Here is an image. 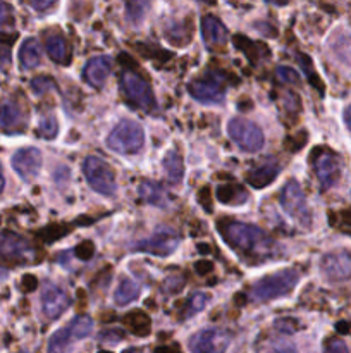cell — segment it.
<instances>
[{"label": "cell", "mask_w": 351, "mask_h": 353, "mask_svg": "<svg viewBox=\"0 0 351 353\" xmlns=\"http://www.w3.org/2000/svg\"><path fill=\"white\" fill-rule=\"evenodd\" d=\"M224 234H226L229 243H233L234 247L246 252V254L258 255V257L272 254L274 241L260 228L244 223H229L224 230Z\"/></svg>", "instance_id": "6da1fadb"}, {"label": "cell", "mask_w": 351, "mask_h": 353, "mask_svg": "<svg viewBox=\"0 0 351 353\" xmlns=\"http://www.w3.org/2000/svg\"><path fill=\"white\" fill-rule=\"evenodd\" d=\"M299 281V274L295 269H284V271L274 272L265 278L258 279L251 290V296L258 302H268V300L281 299L292 292Z\"/></svg>", "instance_id": "7a4b0ae2"}, {"label": "cell", "mask_w": 351, "mask_h": 353, "mask_svg": "<svg viewBox=\"0 0 351 353\" xmlns=\"http://www.w3.org/2000/svg\"><path fill=\"white\" fill-rule=\"evenodd\" d=\"M105 143L117 154H136L145 145V131L136 121L124 119L110 131Z\"/></svg>", "instance_id": "3957f363"}, {"label": "cell", "mask_w": 351, "mask_h": 353, "mask_svg": "<svg viewBox=\"0 0 351 353\" xmlns=\"http://www.w3.org/2000/svg\"><path fill=\"white\" fill-rule=\"evenodd\" d=\"M83 172L88 181V185L95 190L96 193L105 196H112L117 190L116 176L110 165L100 157H86L83 162Z\"/></svg>", "instance_id": "277c9868"}, {"label": "cell", "mask_w": 351, "mask_h": 353, "mask_svg": "<svg viewBox=\"0 0 351 353\" xmlns=\"http://www.w3.org/2000/svg\"><path fill=\"white\" fill-rule=\"evenodd\" d=\"M279 200H281L282 209H284L299 226L305 228V230H308V228L312 226V214H310L305 193L301 192V188H299L296 179H289V181L286 183Z\"/></svg>", "instance_id": "5b68a950"}, {"label": "cell", "mask_w": 351, "mask_h": 353, "mask_svg": "<svg viewBox=\"0 0 351 353\" xmlns=\"http://www.w3.org/2000/svg\"><path fill=\"white\" fill-rule=\"evenodd\" d=\"M93 331V321L88 316L76 317L69 326L58 330L48 341V353H69L72 341L86 338Z\"/></svg>", "instance_id": "8992f818"}, {"label": "cell", "mask_w": 351, "mask_h": 353, "mask_svg": "<svg viewBox=\"0 0 351 353\" xmlns=\"http://www.w3.org/2000/svg\"><path fill=\"white\" fill-rule=\"evenodd\" d=\"M227 133H229L231 140L243 148L244 152H258L264 147V133L260 128L251 121L243 119V117H234L227 124Z\"/></svg>", "instance_id": "52a82bcc"}, {"label": "cell", "mask_w": 351, "mask_h": 353, "mask_svg": "<svg viewBox=\"0 0 351 353\" xmlns=\"http://www.w3.org/2000/svg\"><path fill=\"white\" fill-rule=\"evenodd\" d=\"M120 86H123L127 99L134 105L143 109L145 112H153L157 109V100H155L153 92L148 86V83L143 78H140L136 72L124 71L123 76H120Z\"/></svg>", "instance_id": "ba28073f"}, {"label": "cell", "mask_w": 351, "mask_h": 353, "mask_svg": "<svg viewBox=\"0 0 351 353\" xmlns=\"http://www.w3.org/2000/svg\"><path fill=\"white\" fill-rule=\"evenodd\" d=\"M188 92L191 97L198 102L203 103H219L224 100L226 95V83H224L222 76L217 72H209L205 78L195 79L189 83Z\"/></svg>", "instance_id": "9c48e42d"}, {"label": "cell", "mask_w": 351, "mask_h": 353, "mask_svg": "<svg viewBox=\"0 0 351 353\" xmlns=\"http://www.w3.org/2000/svg\"><path fill=\"white\" fill-rule=\"evenodd\" d=\"M231 343V334L226 330H203L193 334L188 341L193 353H224Z\"/></svg>", "instance_id": "30bf717a"}, {"label": "cell", "mask_w": 351, "mask_h": 353, "mask_svg": "<svg viewBox=\"0 0 351 353\" xmlns=\"http://www.w3.org/2000/svg\"><path fill=\"white\" fill-rule=\"evenodd\" d=\"M179 241H181V238L178 236V233L171 230H162L147 240L138 241L133 250L147 252V254L158 255V257H167V255L174 254L176 248L179 247Z\"/></svg>", "instance_id": "8fae6325"}, {"label": "cell", "mask_w": 351, "mask_h": 353, "mask_svg": "<svg viewBox=\"0 0 351 353\" xmlns=\"http://www.w3.org/2000/svg\"><path fill=\"white\" fill-rule=\"evenodd\" d=\"M323 276L330 281H344L351 278V255L348 252H332L323 255L320 262Z\"/></svg>", "instance_id": "7c38bea8"}, {"label": "cell", "mask_w": 351, "mask_h": 353, "mask_svg": "<svg viewBox=\"0 0 351 353\" xmlns=\"http://www.w3.org/2000/svg\"><path fill=\"white\" fill-rule=\"evenodd\" d=\"M12 168L26 181L36 178L41 168V152L34 147L21 148L12 155Z\"/></svg>", "instance_id": "4fadbf2b"}, {"label": "cell", "mask_w": 351, "mask_h": 353, "mask_svg": "<svg viewBox=\"0 0 351 353\" xmlns=\"http://www.w3.org/2000/svg\"><path fill=\"white\" fill-rule=\"evenodd\" d=\"M313 168H315L317 178H319L320 185H322L323 190L334 186L337 179H339L341 162L339 159H337V155H334L332 152L327 150L317 155L315 165H313Z\"/></svg>", "instance_id": "5bb4252c"}, {"label": "cell", "mask_w": 351, "mask_h": 353, "mask_svg": "<svg viewBox=\"0 0 351 353\" xmlns=\"http://www.w3.org/2000/svg\"><path fill=\"white\" fill-rule=\"evenodd\" d=\"M41 307L48 319H57L69 307L67 293L55 285H47L41 292Z\"/></svg>", "instance_id": "9a60e30c"}, {"label": "cell", "mask_w": 351, "mask_h": 353, "mask_svg": "<svg viewBox=\"0 0 351 353\" xmlns=\"http://www.w3.org/2000/svg\"><path fill=\"white\" fill-rule=\"evenodd\" d=\"M0 254L10 259H19V261H28L31 257V247L23 236L16 233H6L0 234Z\"/></svg>", "instance_id": "2e32d148"}, {"label": "cell", "mask_w": 351, "mask_h": 353, "mask_svg": "<svg viewBox=\"0 0 351 353\" xmlns=\"http://www.w3.org/2000/svg\"><path fill=\"white\" fill-rule=\"evenodd\" d=\"M110 72V61L105 55H98V57L89 59L88 64L85 65V78L95 88H102L105 83L107 76Z\"/></svg>", "instance_id": "e0dca14e"}, {"label": "cell", "mask_w": 351, "mask_h": 353, "mask_svg": "<svg viewBox=\"0 0 351 353\" xmlns=\"http://www.w3.org/2000/svg\"><path fill=\"white\" fill-rule=\"evenodd\" d=\"M202 37L209 48L222 45L227 38V30L217 17L205 16L202 19Z\"/></svg>", "instance_id": "ac0fdd59"}, {"label": "cell", "mask_w": 351, "mask_h": 353, "mask_svg": "<svg viewBox=\"0 0 351 353\" xmlns=\"http://www.w3.org/2000/svg\"><path fill=\"white\" fill-rule=\"evenodd\" d=\"M24 114L21 107L12 100H7L0 105V126L6 131H19L23 128Z\"/></svg>", "instance_id": "d6986e66"}, {"label": "cell", "mask_w": 351, "mask_h": 353, "mask_svg": "<svg viewBox=\"0 0 351 353\" xmlns=\"http://www.w3.org/2000/svg\"><path fill=\"white\" fill-rule=\"evenodd\" d=\"M138 193H140L141 200L147 203H150V205H157V207H167L169 205L167 195H165L164 188H162L158 183L145 179V181L140 183Z\"/></svg>", "instance_id": "ffe728a7"}, {"label": "cell", "mask_w": 351, "mask_h": 353, "mask_svg": "<svg viewBox=\"0 0 351 353\" xmlns=\"http://www.w3.org/2000/svg\"><path fill=\"white\" fill-rule=\"evenodd\" d=\"M281 172L279 164H264L260 168H255L253 171L248 172L246 181L250 183L253 188H265V186L270 185L277 174Z\"/></svg>", "instance_id": "44dd1931"}, {"label": "cell", "mask_w": 351, "mask_h": 353, "mask_svg": "<svg viewBox=\"0 0 351 353\" xmlns=\"http://www.w3.org/2000/svg\"><path fill=\"white\" fill-rule=\"evenodd\" d=\"M19 62L23 69H34L40 64V45L34 38H28L19 48Z\"/></svg>", "instance_id": "7402d4cb"}, {"label": "cell", "mask_w": 351, "mask_h": 353, "mask_svg": "<svg viewBox=\"0 0 351 353\" xmlns=\"http://www.w3.org/2000/svg\"><path fill=\"white\" fill-rule=\"evenodd\" d=\"M164 171L171 183H179L184 174V162L178 150H171L164 157Z\"/></svg>", "instance_id": "603a6c76"}, {"label": "cell", "mask_w": 351, "mask_h": 353, "mask_svg": "<svg viewBox=\"0 0 351 353\" xmlns=\"http://www.w3.org/2000/svg\"><path fill=\"white\" fill-rule=\"evenodd\" d=\"M138 295H140V288H138L136 283L124 278L120 279L119 286H117L116 293H114V300H116L117 305L124 307L127 305V303L133 302V300H136Z\"/></svg>", "instance_id": "cb8c5ba5"}, {"label": "cell", "mask_w": 351, "mask_h": 353, "mask_svg": "<svg viewBox=\"0 0 351 353\" xmlns=\"http://www.w3.org/2000/svg\"><path fill=\"white\" fill-rule=\"evenodd\" d=\"M47 52L52 61L58 62V64L67 62V45H65V40L61 34H52V37H48Z\"/></svg>", "instance_id": "d4e9b609"}, {"label": "cell", "mask_w": 351, "mask_h": 353, "mask_svg": "<svg viewBox=\"0 0 351 353\" xmlns=\"http://www.w3.org/2000/svg\"><path fill=\"white\" fill-rule=\"evenodd\" d=\"M217 199L224 203L237 205V203H243L246 200V193L237 185H224L217 188Z\"/></svg>", "instance_id": "484cf974"}, {"label": "cell", "mask_w": 351, "mask_h": 353, "mask_svg": "<svg viewBox=\"0 0 351 353\" xmlns=\"http://www.w3.org/2000/svg\"><path fill=\"white\" fill-rule=\"evenodd\" d=\"M332 50L336 52L337 57L344 62H350L351 64V33H337L332 38Z\"/></svg>", "instance_id": "4316f807"}, {"label": "cell", "mask_w": 351, "mask_h": 353, "mask_svg": "<svg viewBox=\"0 0 351 353\" xmlns=\"http://www.w3.org/2000/svg\"><path fill=\"white\" fill-rule=\"evenodd\" d=\"M124 321H126V324H129L131 330L136 334H140V336H145V334L148 333V330H150V321H148V317L145 316L143 312H131L129 316H126Z\"/></svg>", "instance_id": "83f0119b"}, {"label": "cell", "mask_w": 351, "mask_h": 353, "mask_svg": "<svg viewBox=\"0 0 351 353\" xmlns=\"http://www.w3.org/2000/svg\"><path fill=\"white\" fill-rule=\"evenodd\" d=\"M57 131H58V126L55 117L52 116L41 117L40 124H38V134H40L41 138H45V140H52V138L57 137Z\"/></svg>", "instance_id": "f1b7e54d"}, {"label": "cell", "mask_w": 351, "mask_h": 353, "mask_svg": "<svg viewBox=\"0 0 351 353\" xmlns=\"http://www.w3.org/2000/svg\"><path fill=\"white\" fill-rule=\"evenodd\" d=\"M205 305H206V296L203 295V293H195V295L189 299L188 307H186L184 317H193L195 314L202 312V310L205 309Z\"/></svg>", "instance_id": "f546056e"}, {"label": "cell", "mask_w": 351, "mask_h": 353, "mask_svg": "<svg viewBox=\"0 0 351 353\" xmlns=\"http://www.w3.org/2000/svg\"><path fill=\"white\" fill-rule=\"evenodd\" d=\"M14 24V16L12 9H10L7 3L0 2V31L10 30Z\"/></svg>", "instance_id": "4dcf8cb0"}, {"label": "cell", "mask_w": 351, "mask_h": 353, "mask_svg": "<svg viewBox=\"0 0 351 353\" xmlns=\"http://www.w3.org/2000/svg\"><path fill=\"white\" fill-rule=\"evenodd\" d=\"M31 88L41 95V93L55 88V81L52 78H48V76H38V78H34L33 81H31Z\"/></svg>", "instance_id": "1f68e13d"}, {"label": "cell", "mask_w": 351, "mask_h": 353, "mask_svg": "<svg viewBox=\"0 0 351 353\" xmlns=\"http://www.w3.org/2000/svg\"><path fill=\"white\" fill-rule=\"evenodd\" d=\"M127 16H129L131 21H134V23H138V21L143 19V14L145 10H147V3L145 2H129L127 3Z\"/></svg>", "instance_id": "d6a6232c"}, {"label": "cell", "mask_w": 351, "mask_h": 353, "mask_svg": "<svg viewBox=\"0 0 351 353\" xmlns=\"http://www.w3.org/2000/svg\"><path fill=\"white\" fill-rule=\"evenodd\" d=\"M275 74H277V78L281 79L282 83H291V85H295V83L299 79L298 72H296L295 69L284 68V65H279L277 71H275Z\"/></svg>", "instance_id": "836d02e7"}, {"label": "cell", "mask_w": 351, "mask_h": 353, "mask_svg": "<svg viewBox=\"0 0 351 353\" xmlns=\"http://www.w3.org/2000/svg\"><path fill=\"white\" fill-rule=\"evenodd\" d=\"M76 254L81 261H89L93 257V243L92 241H83L78 248H76Z\"/></svg>", "instance_id": "e575fe53"}, {"label": "cell", "mask_w": 351, "mask_h": 353, "mask_svg": "<svg viewBox=\"0 0 351 353\" xmlns=\"http://www.w3.org/2000/svg\"><path fill=\"white\" fill-rule=\"evenodd\" d=\"M326 353H350V350H348V347L344 341L332 340L329 345H327Z\"/></svg>", "instance_id": "d590c367"}, {"label": "cell", "mask_w": 351, "mask_h": 353, "mask_svg": "<svg viewBox=\"0 0 351 353\" xmlns=\"http://www.w3.org/2000/svg\"><path fill=\"white\" fill-rule=\"evenodd\" d=\"M195 269H196V272H198V274L205 276V274H209L210 271H212L213 265H212V262H209V261H200V262H196Z\"/></svg>", "instance_id": "8d00e7d4"}, {"label": "cell", "mask_w": 351, "mask_h": 353, "mask_svg": "<svg viewBox=\"0 0 351 353\" xmlns=\"http://www.w3.org/2000/svg\"><path fill=\"white\" fill-rule=\"evenodd\" d=\"M30 6L36 10H47L54 6V2L52 0H43V2L41 0H33V2H30Z\"/></svg>", "instance_id": "74e56055"}, {"label": "cell", "mask_w": 351, "mask_h": 353, "mask_svg": "<svg viewBox=\"0 0 351 353\" xmlns=\"http://www.w3.org/2000/svg\"><path fill=\"white\" fill-rule=\"evenodd\" d=\"M36 285H38V281H36V278H34V276H24V279H23V286H24V290H26V292H33L34 288H36Z\"/></svg>", "instance_id": "f35d334b"}, {"label": "cell", "mask_w": 351, "mask_h": 353, "mask_svg": "<svg viewBox=\"0 0 351 353\" xmlns=\"http://www.w3.org/2000/svg\"><path fill=\"white\" fill-rule=\"evenodd\" d=\"M9 61H10L9 50H7V48H0V68L9 64Z\"/></svg>", "instance_id": "ab89813d"}, {"label": "cell", "mask_w": 351, "mask_h": 353, "mask_svg": "<svg viewBox=\"0 0 351 353\" xmlns=\"http://www.w3.org/2000/svg\"><path fill=\"white\" fill-rule=\"evenodd\" d=\"M344 123H346L348 130L351 131V105L344 110Z\"/></svg>", "instance_id": "60d3db41"}, {"label": "cell", "mask_w": 351, "mask_h": 353, "mask_svg": "<svg viewBox=\"0 0 351 353\" xmlns=\"http://www.w3.org/2000/svg\"><path fill=\"white\" fill-rule=\"evenodd\" d=\"M268 353H296L292 348H274V350H270Z\"/></svg>", "instance_id": "b9f144b4"}, {"label": "cell", "mask_w": 351, "mask_h": 353, "mask_svg": "<svg viewBox=\"0 0 351 353\" xmlns=\"http://www.w3.org/2000/svg\"><path fill=\"white\" fill-rule=\"evenodd\" d=\"M3 186H6V179H3V174H2V169H0V193H2Z\"/></svg>", "instance_id": "7bdbcfd3"}, {"label": "cell", "mask_w": 351, "mask_h": 353, "mask_svg": "<svg viewBox=\"0 0 351 353\" xmlns=\"http://www.w3.org/2000/svg\"><path fill=\"white\" fill-rule=\"evenodd\" d=\"M6 278H7V269L0 265V279H6Z\"/></svg>", "instance_id": "ee69618b"}, {"label": "cell", "mask_w": 351, "mask_h": 353, "mask_svg": "<svg viewBox=\"0 0 351 353\" xmlns=\"http://www.w3.org/2000/svg\"><path fill=\"white\" fill-rule=\"evenodd\" d=\"M155 353H174V352H172L171 348H167V347H162V348H158V350Z\"/></svg>", "instance_id": "f6af8a7d"}, {"label": "cell", "mask_w": 351, "mask_h": 353, "mask_svg": "<svg viewBox=\"0 0 351 353\" xmlns=\"http://www.w3.org/2000/svg\"><path fill=\"white\" fill-rule=\"evenodd\" d=\"M126 353H143L141 350H127Z\"/></svg>", "instance_id": "bcb514c9"}, {"label": "cell", "mask_w": 351, "mask_h": 353, "mask_svg": "<svg viewBox=\"0 0 351 353\" xmlns=\"http://www.w3.org/2000/svg\"><path fill=\"white\" fill-rule=\"evenodd\" d=\"M98 353H110V352H98Z\"/></svg>", "instance_id": "7dc6e473"}]
</instances>
